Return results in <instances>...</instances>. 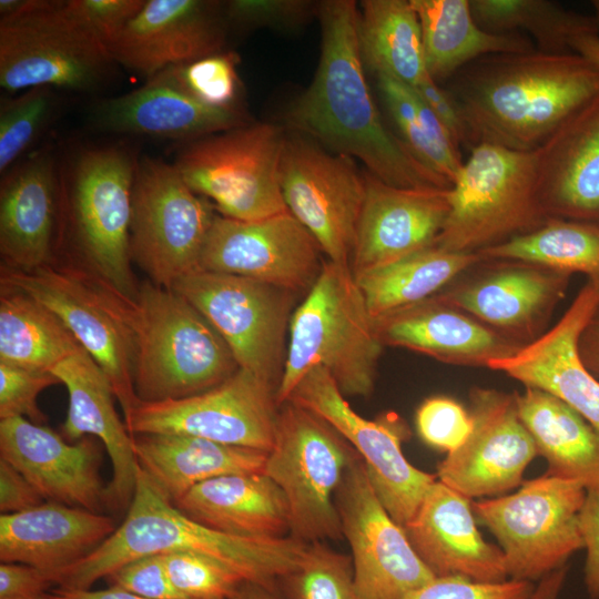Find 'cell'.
<instances>
[{
	"mask_svg": "<svg viewBox=\"0 0 599 599\" xmlns=\"http://www.w3.org/2000/svg\"><path fill=\"white\" fill-rule=\"evenodd\" d=\"M322 51L315 78L287 111L290 126L336 154L361 160L367 172L398 187L444 189L436 173L385 125L366 82L354 1L319 4Z\"/></svg>",
	"mask_w": 599,
	"mask_h": 599,
	"instance_id": "cell-1",
	"label": "cell"
},
{
	"mask_svg": "<svg viewBox=\"0 0 599 599\" xmlns=\"http://www.w3.org/2000/svg\"><path fill=\"white\" fill-rule=\"evenodd\" d=\"M454 75L448 93L466 123L470 148L490 143L535 151L599 94V68L578 53L491 54Z\"/></svg>",
	"mask_w": 599,
	"mask_h": 599,
	"instance_id": "cell-2",
	"label": "cell"
},
{
	"mask_svg": "<svg viewBox=\"0 0 599 599\" xmlns=\"http://www.w3.org/2000/svg\"><path fill=\"white\" fill-rule=\"evenodd\" d=\"M291 536L250 538L217 531L181 510L138 465L133 498L113 534L87 557L57 572L58 589L89 590L122 565L149 555L190 551L215 559L245 581L275 590L305 548Z\"/></svg>",
	"mask_w": 599,
	"mask_h": 599,
	"instance_id": "cell-3",
	"label": "cell"
},
{
	"mask_svg": "<svg viewBox=\"0 0 599 599\" xmlns=\"http://www.w3.org/2000/svg\"><path fill=\"white\" fill-rule=\"evenodd\" d=\"M133 347V386L140 402L190 397L209 390L240 367L210 322L172 288L143 282L125 300Z\"/></svg>",
	"mask_w": 599,
	"mask_h": 599,
	"instance_id": "cell-4",
	"label": "cell"
},
{
	"mask_svg": "<svg viewBox=\"0 0 599 599\" xmlns=\"http://www.w3.org/2000/svg\"><path fill=\"white\" fill-rule=\"evenodd\" d=\"M285 366L276 390L281 406L315 366L325 368L344 396L368 397L384 345L348 265L323 263L294 308Z\"/></svg>",
	"mask_w": 599,
	"mask_h": 599,
	"instance_id": "cell-5",
	"label": "cell"
},
{
	"mask_svg": "<svg viewBox=\"0 0 599 599\" xmlns=\"http://www.w3.org/2000/svg\"><path fill=\"white\" fill-rule=\"evenodd\" d=\"M138 159L121 144L84 146L61 164V219L83 267L122 295L139 286L130 229Z\"/></svg>",
	"mask_w": 599,
	"mask_h": 599,
	"instance_id": "cell-6",
	"label": "cell"
},
{
	"mask_svg": "<svg viewBox=\"0 0 599 599\" xmlns=\"http://www.w3.org/2000/svg\"><path fill=\"white\" fill-rule=\"evenodd\" d=\"M116 64L109 48L68 1H0V85L91 92Z\"/></svg>",
	"mask_w": 599,
	"mask_h": 599,
	"instance_id": "cell-7",
	"label": "cell"
},
{
	"mask_svg": "<svg viewBox=\"0 0 599 599\" xmlns=\"http://www.w3.org/2000/svg\"><path fill=\"white\" fill-rule=\"evenodd\" d=\"M448 200L449 213L435 244L449 252L478 253L550 219L538 195L536 150L471 146Z\"/></svg>",
	"mask_w": 599,
	"mask_h": 599,
	"instance_id": "cell-8",
	"label": "cell"
},
{
	"mask_svg": "<svg viewBox=\"0 0 599 599\" xmlns=\"http://www.w3.org/2000/svg\"><path fill=\"white\" fill-rule=\"evenodd\" d=\"M357 455L318 415L291 400L280 406L263 474L285 496L291 537L305 544L343 537L335 495Z\"/></svg>",
	"mask_w": 599,
	"mask_h": 599,
	"instance_id": "cell-9",
	"label": "cell"
},
{
	"mask_svg": "<svg viewBox=\"0 0 599 599\" xmlns=\"http://www.w3.org/2000/svg\"><path fill=\"white\" fill-rule=\"evenodd\" d=\"M0 284L32 296L62 319L106 375L125 417L139 403L128 297L85 267L53 262L31 271L1 265Z\"/></svg>",
	"mask_w": 599,
	"mask_h": 599,
	"instance_id": "cell-10",
	"label": "cell"
},
{
	"mask_svg": "<svg viewBox=\"0 0 599 599\" xmlns=\"http://www.w3.org/2000/svg\"><path fill=\"white\" fill-rule=\"evenodd\" d=\"M586 495L581 483L545 473L511 495L471 506L498 540L508 578L534 582L567 566L583 548L579 512Z\"/></svg>",
	"mask_w": 599,
	"mask_h": 599,
	"instance_id": "cell-11",
	"label": "cell"
},
{
	"mask_svg": "<svg viewBox=\"0 0 599 599\" xmlns=\"http://www.w3.org/2000/svg\"><path fill=\"white\" fill-rule=\"evenodd\" d=\"M284 141L280 128L248 123L186 143L173 164L222 216L262 220L288 211L280 184Z\"/></svg>",
	"mask_w": 599,
	"mask_h": 599,
	"instance_id": "cell-12",
	"label": "cell"
},
{
	"mask_svg": "<svg viewBox=\"0 0 599 599\" xmlns=\"http://www.w3.org/2000/svg\"><path fill=\"white\" fill-rule=\"evenodd\" d=\"M174 164L143 156L136 166L130 229L131 258L155 285L172 288L200 270L215 214Z\"/></svg>",
	"mask_w": 599,
	"mask_h": 599,
	"instance_id": "cell-13",
	"label": "cell"
},
{
	"mask_svg": "<svg viewBox=\"0 0 599 599\" xmlns=\"http://www.w3.org/2000/svg\"><path fill=\"white\" fill-rule=\"evenodd\" d=\"M172 290L210 322L240 368L278 388L297 294L255 280L202 270L182 277Z\"/></svg>",
	"mask_w": 599,
	"mask_h": 599,
	"instance_id": "cell-14",
	"label": "cell"
},
{
	"mask_svg": "<svg viewBox=\"0 0 599 599\" xmlns=\"http://www.w3.org/2000/svg\"><path fill=\"white\" fill-rule=\"evenodd\" d=\"M288 400L326 420L355 449L369 480L392 518L405 527L437 476L413 466L402 443L409 430L396 414L369 420L356 413L329 373L315 366L301 379Z\"/></svg>",
	"mask_w": 599,
	"mask_h": 599,
	"instance_id": "cell-15",
	"label": "cell"
},
{
	"mask_svg": "<svg viewBox=\"0 0 599 599\" xmlns=\"http://www.w3.org/2000/svg\"><path fill=\"white\" fill-rule=\"evenodd\" d=\"M276 387L238 368L203 393L163 402H140L124 417L133 435L179 434L270 451L280 406Z\"/></svg>",
	"mask_w": 599,
	"mask_h": 599,
	"instance_id": "cell-16",
	"label": "cell"
},
{
	"mask_svg": "<svg viewBox=\"0 0 599 599\" xmlns=\"http://www.w3.org/2000/svg\"><path fill=\"white\" fill-rule=\"evenodd\" d=\"M280 184L287 210L311 232L327 260L349 266L365 181L351 158L303 135H285Z\"/></svg>",
	"mask_w": 599,
	"mask_h": 599,
	"instance_id": "cell-17",
	"label": "cell"
},
{
	"mask_svg": "<svg viewBox=\"0 0 599 599\" xmlns=\"http://www.w3.org/2000/svg\"><path fill=\"white\" fill-rule=\"evenodd\" d=\"M335 505L363 599H402L435 578L382 504L359 455L345 471Z\"/></svg>",
	"mask_w": 599,
	"mask_h": 599,
	"instance_id": "cell-18",
	"label": "cell"
},
{
	"mask_svg": "<svg viewBox=\"0 0 599 599\" xmlns=\"http://www.w3.org/2000/svg\"><path fill=\"white\" fill-rule=\"evenodd\" d=\"M321 253L315 237L290 211L256 221L215 215L200 270L307 293L321 273Z\"/></svg>",
	"mask_w": 599,
	"mask_h": 599,
	"instance_id": "cell-19",
	"label": "cell"
},
{
	"mask_svg": "<svg viewBox=\"0 0 599 599\" xmlns=\"http://www.w3.org/2000/svg\"><path fill=\"white\" fill-rule=\"evenodd\" d=\"M469 415L470 430L438 465V480L468 499L520 486L538 450L519 417L515 393L473 388Z\"/></svg>",
	"mask_w": 599,
	"mask_h": 599,
	"instance_id": "cell-20",
	"label": "cell"
},
{
	"mask_svg": "<svg viewBox=\"0 0 599 599\" xmlns=\"http://www.w3.org/2000/svg\"><path fill=\"white\" fill-rule=\"evenodd\" d=\"M477 266L479 273L458 276L437 294L522 346L544 334L571 275L519 261L483 260Z\"/></svg>",
	"mask_w": 599,
	"mask_h": 599,
	"instance_id": "cell-21",
	"label": "cell"
},
{
	"mask_svg": "<svg viewBox=\"0 0 599 599\" xmlns=\"http://www.w3.org/2000/svg\"><path fill=\"white\" fill-rule=\"evenodd\" d=\"M0 458L18 469L45 501L103 512L106 485L92 436L69 443L24 417L0 419Z\"/></svg>",
	"mask_w": 599,
	"mask_h": 599,
	"instance_id": "cell-22",
	"label": "cell"
},
{
	"mask_svg": "<svg viewBox=\"0 0 599 599\" xmlns=\"http://www.w3.org/2000/svg\"><path fill=\"white\" fill-rule=\"evenodd\" d=\"M363 175L365 196L349 261L354 276L435 244L449 213L448 190L398 187Z\"/></svg>",
	"mask_w": 599,
	"mask_h": 599,
	"instance_id": "cell-23",
	"label": "cell"
},
{
	"mask_svg": "<svg viewBox=\"0 0 599 599\" xmlns=\"http://www.w3.org/2000/svg\"><path fill=\"white\" fill-rule=\"evenodd\" d=\"M223 4L206 0H145L110 51L116 64L146 79L223 51Z\"/></svg>",
	"mask_w": 599,
	"mask_h": 599,
	"instance_id": "cell-24",
	"label": "cell"
},
{
	"mask_svg": "<svg viewBox=\"0 0 599 599\" xmlns=\"http://www.w3.org/2000/svg\"><path fill=\"white\" fill-rule=\"evenodd\" d=\"M2 175V265L31 271L51 263L62 207L61 164L58 156L50 146L37 149Z\"/></svg>",
	"mask_w": 599,
	"mask_h": 599,
	"instance_id": "cell-25",
	"label": "cell"
},
{
	"mask_svg": "<svg viewBox=\"0 0 599 599\" xmlns=\"http://www.w3.org/2000/svg\"><path fill=\"white\" fill-rule=\"evenodd\" d=\"M91 121L102 132L185 144L250 123L242 108L219 109L202 103L166 69L133 91L97 103Z\"/></svg>",
	"mask_w": 599,
	"mask_h": 599,
	"instance_id": "cell-26",
	"label": "cell"
},
{
	"mask_svg": "<svg viewBox=\"0 0 599 599\" xmlns=\"http://www.w3.org/2000/svg\"><path fill=\"white\" fill-rule=\"evenodd\" d=\"M598 306L599 290L587 281L556 325L488 368L559 397L599 433V380L577 352L578 336Z\"/></svg>",
	"mask_w": 599,
	"mask_h": 599,
	"instance_id": "cell-27",
	"label": "cell"
},
{
	"mask_svg": "<svg viewBox=\"0 0 599 599\" xmlns=\"http://www.w3.org/2000/svg\"><path fill=\"white\" fill-rule=\"evenodd\" d=\"M404 529L435 577L460 576L479 582L509 579L504 554L481 537L469 499L439 480L430 485Z\"/></svg>",
	"mask_w": 599,
	"mask_h": 599,
	"instance_id": "cell-28",
	"label": "cell"
},
{
	"mask_svg": "<svg viewBox=\"0 0 599 599\" xmlns=\"http://www.w3.org/2000/svg\"><path fill=\"white\" fill-rule=\"evenodd\" d=\"M374 325L384 346L407 348L450 365L488 368L522 347L437 293L374 318Z\"/></svg>",
	"mask_w": 599,
	"mask_h": 599,
	"instance_id": "cell-29",
	"label": "cell"
},
{
	"mask_svg": "<svg viewBox=\"0 0 599 599\" xmlns=\"http://www.w3.org/2000/svg\"><path fill=\"white\" fill-rule=\"evenodd\" d=\"M69 395L63 437L77 441L97 437L112 464V478L106 485L105 502L110 510L128 509L133 498L138 463L128 432L114 407L113 388L98 363L81 348L51 369Z\"/></svg>",
	"mask_w": 599,
	"mask_h": 599,
	"instance_id": "cell-30",
	"label": "cell"
},
{
	"mask_svg": "<svg viewBox=\"0 0 599 599\" xmlns=\"http://www.w3.org/2000/svg\"><path fill=\"white\" fill-rule=\"evenodd\" d=\"M536 158L546 214L599 223V94L565 120Z\"/></svg>",
	"mask_w": 599,
	"mask_h": 599,
	"instance_id": "cell-31",
	"label": "cell"
},
{
	"mask_svg": "<svg viewBox=\"0 0 599 599\" xmlns=\"http://www.w3.org/2000/svg\"><path fill=\"white\" fill-rule=\"evenodd\" d=\"M116 529L103 512L44 501L0 516V560L29 565L52 577L80 561Z\"/></svg>",
	"mask_w": 599,
	"mask_h": 599,
	"instance_id": "cell-32",
	"label": "cell"
},
{
	"mask_svg": "<svg viewBox=\"0 0 599 599\" xmlns=\"http://www.w3.org/2000/svg\"><path fill=\"white\" fill-rule=\"evenodd\" d=\"M173 505L193 520L234 536L282 538L290 534L285 496L263 473L209 479Z\"/></svg>",
	"mask_w": 599,
	"mask_h": 599,
	"instance_id": "cell-33",
	"label": "cell"
},
{
	"mask_svg": "<svg viewBox=\"0 0 599 599\" xmlns=\"http://www.w3.org/2000/svg\"><path fill=\"white\" fill-rule=\"evenodd\" d=\"M138 465L174 504L194 486L233 474L263 473L267 451L179 434L133 435Z\"/></svg>",
	"mask_w": 599,
	"mask_h": 599,
	"instance_id": "cell-34",
	"label": "cell"
},
{
	"mask_svg": "<svg viewBox=\"0 0 599 599\" xmlns=\"http://www.w3.org/2000/svg\"><path fill=\"white\" fill-rule=\"evenodd\" d=\"M519 417L548 464L546 474L599 493V433L559 397L535 387L515 393Z\"/></svg>",
	"mask_w": 599,
	"mask_h": 599,
	"instance_id": "cell-35",
	"label": "cell"
},
{
	"mask_svg": "<svg viewBox=\"0 0 599 599\" xmlns=\"http://www.w3.org/2000/svg\"><path fill=\"white\" fill-rule=\"evenodd\" d=\"M410 2L422 28L426 70L435 82L486 55L537 50L526 33L484 30L471 13L469 0Z\"/></svg>",
	"mask_w": 599,
	"mask_h": 599,
	"instance_id": "cell-36",
	"label": "cell"
},
{
	"mask_svg": "<svg viewBox=\"0 0 599 599\" xmlns=\"http://www.w3.org/2000/svg\"><path fill=\"white\" fill-rule=\"evenodd\" d=\"M357 34L363 62L375 75L417 87L428 75L422 28L410 0H365Z\"/></svg>",
	"mask_w": 599,
	"mask_h": 599,
	"instance_id": "cell-37",
	"label": "cell"
},
{
	"mask_svg": "<svg viewBox=\"0 0 599 599\" xmlns=\"http://www.w3.org/2000/svg\"><path fill=\"white\" fill-rule=\"evenodd\" d=\"M484 258L449 252L436 244L385 266L354 276L373 318L440 292Z\"/></svg>",
	"mask_w": 599,
	"mask_h": 599,
	"instance_id": "cell-38",
	"label": "cell"
},
{
	"mask_svg": "<svg viewBox=\"0 0 599 599\" xmlns=\"http://www.w3.org/2000/svg\"><path fill=\"white\" fill-rule=\"evenodd\" d=\"M81 348L54 312L23 292L1 287L0 362L51 372Z\"/></svg>",
	"mask_w": 599,
	"mask_h": 599,
	"instance_id": "cell-39",
	"label": "cell"
},
{
	"mask_svg": "<svg viewBox=\"0 0 599 599\" xmlns=\"http://www.w3.org/2000/svg\"><path fill=\"white\" fill-rule=\"evenodd\" d=\"M484 260L519 261L587 275L599 290V223L548 219L540 227L478 252Z\"/></svg>",
	"mask_w": 599,
	"mask_h": 599,
	"instance_id": "cell-40",
	"label": "cell"
},
{
	"mask_svg": "<svg viewBox=\"0 0 599 599\" xmlns=\"http://www.w3.org/2000/svg\"><path fill=\"white\" fill-rule=\"evenodd\" d=\"M471 13L484 30L494 33L526 31L536 49L547 54H570L583 34H599L592 16L570 11L547 0H469Z\"/></svg>",
	"mask_w": 599,
	"mask_h": 599,
	"instance_id": "cell-41",
	"label": "cell"
},
{
	"mask_svg": "<svg viewBox=\"0 0 599 599\" xmlns=\"http://www.w3.org/2000/svg\"><path fill=\"white\" fill-rule=\"evenodd\" d=\"M376 79L400 139L420 162L453 184L464 162L448 131L413 87L387 75Z\"/></svg>",
	"mask_w": 599,
	"mask_h": 599,
	"instance_id": "cell-42",
	"label": "cell"
},
{
	"mask_svg": "<svg viewBox=\"0 0 599 599\" xmlns=\"http://www.w3.org/2000/svg\"><path fill=\"white\" fill-rule=\"evenodd\" d=\"M55 89L35 87L2 100L0 108V172L23 159L58 111Z\"/></svg>",
	"mask_w": 599,
	"mask_h": 599,
	"instance_id": "cell-43",
	"label": "cell"
},
{
	"mask_svg": "<svg viewBox=\"0 0 599 599\" xmlns=\"http://www.w3.org/2000/svg\"><path fill=\"white\" fill-rule=\"evenodd\" d=\"M280 581L290 599H363L352 560L323 541L306 544L296 567Z\"/></svg>",
	"mask_w": 599,
	"mask_h": 599,
	"instance_id": "cell-44",
	"label": "cell"
},
{
	"mask_svg": "<svg viewBox=\"0 0 599 599\" xmlns=\"http://www.w3.org/2000/svg\"><path fill=\"white\" fill-rule=\"evenodd\" d=\"M238 55L221 51L166 68L173 79L202 103L219 109H241Z\"/></svg>",
	"mask_w": 599,
	"mask_h": 599,
	"instance_id": "cell-45",
	"label": "cell"
},
{
	"mask_svg": "<svg viewBox=\"0 0 599 599\" xmlns=\"http://www.w3.org/2000/svg\"><path fill=\"white\" fill-rule=\"evenodd\" d=\"M163 558L171 583L183 599H230L245 581L232 568L200 554L175 551Z\"/></svg>",
	"mask_w": 599,
	"mask_h": 599,
	"instance_id": "cell-46",
	"label": "cell"
},
{
	"mask_svg": "<svg viewBox=\"0 0 599 599\" xmlns=\"http://www.w3.org/2000/svg\"><path fill=\"white\" fill-rule=\"evenodd\" d=\"M61 384L51 372L28 369L0 362V419L24 417L45 422L37 398L45 388Z\"/></svg>",
	"mask_w": 599,
	"mask_h": 599,
	"instance_id": "cell-47",
	"label": "cell"
},
{
	"mask_svg": "<svg viewBox=\"0 0 599 599\" xmlns=\"http://www.w3.org/2000/svg\"><path fill=\"white\" fill-rule=\"evenodd\" d=\"M416 427L427 445L448 454L466 439L471 419L469 412L455 399L435 396L418 407Z\"/></svg>",
	"mask_w": 599,
	"mask_h": 599,
	"instance_id": "cell-48",
	"label": "cell"
},
{
	"mask_svg": "<svg viewBox=\"0 0 599 599\" xmlns=\"http://www.w3.org/2000/svg\"><path fill=\"white\" fill-rule=\"evenodd\" d=\"M319 4L305 0H231L223 4L226 20L247 28L294 29L307 22Z\"/></svg>",
	"mask_w": 599,
	"mask_h": 599,
	"instance_id": "cell-49",
	"label": "cell"
},
{
	"mask_svg": "<svg viewBox=\"0 0 599 599\" xmlns=\"http://www.w3.org/2000/svg\"><path fill=\"white\" fill-rule=\"evenodd\" d=\"M535 585L507 579L479 582L460 576L435 577L402 599H527Z\"/></svg>",
	"mask_w": 599,
	"mask_h": 599,
	"instance_id": "cell-50",
	"label": "cell"
},
{
	"mask_svg": "<svg viewBox=\"0 0 599 599\" xmlns=\"http://www.w3.org/2000/svg\"><path fill=\"white\" fill-rule=\"evenodd\" d=\"M111 587L145 599H183L169 578L163 555L133 559L106 577Z\"/></svg>",
	"mask_w": 599,
	"mask_h": 599,
	"instance_id": "cell-51",
	"label": "cell"
},
{
	"mask_svg": "<svg viewBox=\"0 0 599 599\" xmlns=\"http://www.w3.org/2000/svg\"><path fill=\"white\" fill-rule=\"evenodd\" d=\"M144 3L145 0H68L72 12L109 50Z\"/></svg>",
	"mask_w": 599,
	"mask_h": 599,
	"instance_id": "cell-52",
	"label": "cell"
},
{
	"mask_svg": "<svg viewBox=\"0 0 599 599\" xmlns=\"http://www.w3.org/2000/svg\"><path fill=\"white\" fill-rule=\"evenodd\" d=\"M579 528L586 549L585 588L590 599H599V493H587L579 512Z\"/></svg>",
	"mask_w": 599,
	"mask_h": 599,
	"instance_id": "cell-53",
	"label": "cell"
},
{
	"mask_svg": "<svg viewBox=\"0 0 599 599\" xmlns=\"http://www.w3.org/2000/svg\"><path fill=\"white\" fill-rule=\"evenodd\" d=\"M54 585L52 573L29 565L1 562L0 599H34Z\"/></svg>",
	"mask_w": 599,
	"mask_h": 599,
	"instance_id": "cell-54",
	"label": "cell"
},
{
	"mask_svg": "<svg viewBox=\"0 0 599 599\" xmlns=\"http://www.w3.org/2000/svg\"><path fill=\"white\" fill-rule=\"evenodd\" d=\"M436 118L448 131L455 144L469 145V136L463 115L448 91L441 89L429 75L414 88Z\"/></svg>",
	"mask_w": 599,
	"mask_h": 599,
	"instance_id": "cell-55",
	"label": "cell"
},
{
	"mask_svg": "<svg viewBox=\"0 0 599 599\" xmlns=\"http://www.w3.org/2000/svg\"><path fill=\"white\" fill-rule=\"evenodd\" d=\"M44 501L38 490L18 469L0 458L1 514L24 511Z\"/></svg>",
	"mask_w": 599,
	"mask_h": 599,
	"instance_id": "cell-56",
	"label": "cell"
},
{
	"mask_svg": "<svg viewBox=\"0 0 599 599\" xmlns=\"http://www.w3.org/2000/svg\"><path fill=\"white\" fill-rule=\"evenodd\" d=\"M577 352L586 369L599 380V306L578 336Z\"/></svg>",
	"mask_w": 599,
	"mask_h": 599,
	"instance_id": "cell-57",
	"label": "cell"
},
{
	"mask_svg": "<svg viewBox=\"0 0 599 599\" xmlns=\"http://www.w3.org/2000/svg\"><path fill=\"white\" fill-rule=\"evenodd\" d=\"M567 575L568 566L548 573L535 585L527 599H560Z\"/></svg>",
	"mask_w": 599,
	"mask_h": 599,
	"instance_id": "cell-58",
	"label": "cell"
},
{
	"mask_svg": "<svg viewBox=\"0 0 599 599\" xmlns=\"http://www.w3.org/2000/svg\"><path fill=\"white\" fill-rule=\"evenodd\" d=\"M52 593H54L59 599H145L111 586L101 590L55 589Z\"/></svg>",
	"mask_w": 599,
	"mask_h": 599,
	"instance_id": "cell-59",
	"label": "cell"
},
{
	"mask_svg": "<svg viewBox=\"0 0 599 599\" xmlns=\"http://www.w3.org/2000/svg\"><path fill=\"white\" fill-rule=\"evenodd\" d=\"M572 51L599 68V34H583L572 42Z\"/></svg>",
	"mask_w": 599,
	"mask_h": 599,
	"instance_id": "cell-60",
	"label": "cell"
},
{
	"mask_svg": "<svg viewBox=\"0 0 599 599\" xmlns=\"http://www.w3.org/2000/svg\"><path fill=\"white\" fill-rule=\"evenodd\" d=\"M230 599H280L275 590L261 585L243 581Z\"/></svg>",
	"mask_w": 599,
	"mask_h": 599,
	"instance_id": "cell-61",
	"label": "cell"
},
{
	"mask_svg": "<svg viewBox=\"0 0 599 599\" xmlns=\"http://www.w3.org/2000/svg\"><path fill=\"white\" fill-rule=\"evenodd\" d=\"M592 3V8L595 10V13H593V19H595V22H596V26H597V29H598V33H599V0H595L591 2Z\"/></svg>",
	"mask_w": 599,
	"mask_h": 599,
	"instance_id": "cell-62",
	"label": "cell"
},
{
	"mask_svg": "<svg viewBox=\"0 0 599 599\" xmlns=\"http://www.w3.org/2000/svg\"><path fill=\"white\" fill-rule=\"evenodd\" d=\"M34 599H59L54 593H44L42 596H39Z\"/></svg>",
	"mask_w": 599,
	"mask_h": 599,
	"instance_id": "cell-63",
	"label": "cell"
}]
</instances>
